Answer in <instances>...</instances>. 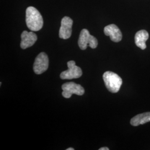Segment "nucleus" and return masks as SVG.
Returning a JSON list of instances; mask_svg holds the SVG:
<instances>
[{
    "label": "nucleus",
    "instance_id": "nucleus-1",
    "mask_svg": "<svg viewBox=\"0 0 150 150\" xmlns=\"http://www.w3.org/2000/svg\"><path fill=\"white\" fill-rule=\"evenodd\" d=\"M26 22L31 31L40 30L43 25L42 16L38 10L32 6L27 7L26 11Z\"/></svg>",
    "mask_w": 150,
    "mask_h": 150
},
{
    "label": "nucleus",
    "instance_id": "nucleus-2",
    "mask_svg": "<svg viewBox=\"0 0 150 150\" xmlns=\"http://www.w3.org/2000/svg\"><path fill=\"white\" fill-rule=\"evenodd\" d=\"M103 79L107 90L112 93H117L122 84V80L117 74L106 71L103 75Z\"/></svg>",
    "mask_w": 150,
    "mask_h": 150
},
{
    "label": "nucleus",
    "instance_id": "nucleus-3",
    "mask_svg": "<svg viewBox=\"0 0 150 150\" xmlns=\"http://www.w3.org/2000/svg\"><path fill=\"white\" fill-rule=\"evenodd\" d=\"M78 45L82 50H86L88 46L94 49L97 47L98 41L96 38L91 35L87 29H83L80 34Z\"/></svg>",
    "mask_w": 150,
    "mask_h": 150
},
{
    "label": "nucleus",
    "instance_id": "nucleus-4",
    "mask_svg": "<svg viewBox=\"0 0 150 150\" xmlns=\"http://www.w3.org/2000/svg\"><path fill=\"white\" fill-rule=\"evenodd\" d=\"M62 89L63 90L62 95L66 98H69L73 94L82 96L85 93V89L82 86L73 82H67L63 84Z\"/></svg>",
    "mask_w": 150,
    "mask_h": 150
},
{
    "label": "nucleus",
    "instance_id": "nucleus-5",
    "mask_svg": "<svg viewBox=\"0 0 150 150\" xmlns=\"http://www.w3.org/2000/svg\"><path fill=\"white\" fill-rule=\"evenodd\" d=\"M68 70L63 71L60 74V77L62 80H71L80 78L82 75V71L80 67L76 65L74 61L67 62Z\"/></svg>",
    "mask_w": 150,
    "mask_h": 150
},
{
    "label": "nucleus",
    "instance_id": "nucleus-6",
    "mask_svg": "<svg viewBox=\"0 0 150 150\" xmlns=\"http://www.w3.org/2000/svg\"><path fill=\"white\" fill-rule=\"evenodd\" d=\"M49 60L47 55L45 52H41L36 57L33 64V71L36 74L40 75L48 69Z\"/></svg>",
    "mask_w": 150,
    "mask_h": 150
},
{
    "label": "nucleus",
    "instance_id": "nucleus-7",
    "mask_svg": "<svg viewBox=\"0 0 150 150\" xmlns=\"http://www.w3.org/2000/svg\"><path fill=\"white\" fill-rule=\"evenodd\" d=\"M72 25L73 20L69 17L65 16L62 19L59 31L60 38L66 40L71 37L72 35Z\"/></svg>",
    "mask_w": 150,
    "mask_h": 150
},
{
    "label": "nucleus",
    "instance_id": "nucleus-8",
    "mask_svg": "<svg viewBox=\"0 0 150 150\" xmlns=\"http://www.w3.org/2000/svg\"><path fill=\"white\" fill-rule=\"evenodd\" d=\"M104 33L107 36H110L113 42H118L122 38V34L121 30L116 25L111 24L104 28Z\"/></svg>",
    "mask_w": 150,
    "mask_h": 150
},
{
    "label": "nucleus",
    "instance_id": "nucleus-9",
    "mask_svg": "<svg viewBox=\"0 0 150 150\" xmlns=\"http://www.w3.org/2000/svg\"><path fill=\"white\" fill-rule=\"evenodd\" d=\"M20 46L22 49H26L33 46L38 40L37 35L33 32L24 31L22 33Z\"/></svg>",
    "mask_w": 150,
    "mask_h": 150
},
{
    "label": "nucleus",
    "instance_id": "nucleus-10",
    "mask_svg": "<svg viewBox=\"0 0 150 150\" xmlns=\"http://www.w3.org/2000/svg\"><path fill=\"white\" fill-rule=\"evenodd\" d=\"M149 38V34L146 30H142L137 32L135 35L134 41L136 46L142 49L145 50L146 48V41Z\"/></svg>",
    "mask_w": 150,
    "mask_h": 150
},
{
    "label": "nucleus",
    "instance_id": "nucleus-11",
    "mask_svg": "<svg viewBox=\"0 0 150 150\" xmlns=\"http://www.w3.org/2000/svg\"><path fill=\"white\" fill-rule=\"evenodd\" d=\"M149 122H150V112L141 113L135 116L131 120L130 123L133 126H138Z\"/></svg>",
    "mask_w": 150,
    "mask_h": 150
},
{
    "label": "nucleus",
    "instance_id": "nucleus-12",
    "mask_svg": "<svg viewBox=\"0 0 150 150\" xmlns=\"http://www.w3.org/2000/svg\"><path fill=\"white\" fill-rule=\"evenodd\" d=\"M99 150H109V149L108 148V147H101V148H100Z\"/></svg>",
    "mask_w": 150,
    "mask_h": 150
},
{
    "label": "nucleus",
    "instance_id": "nucleus-13",
    "mask_svg": "<svg viewBox=\"0 0 150 150\" xmlns=\"http://www.w3.org/2000/svg\"><path fill=\"white\" fill-rule=\"evenodd\" d=\"M66 150H74V149L72 148V147H70V148H69V149H67Z\"/></svg>",
    "mask_w": 150,
    "mask_h": 150
}]
</instances>
